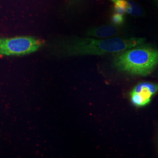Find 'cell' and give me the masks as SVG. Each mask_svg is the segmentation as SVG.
<instances>
[{
	"label": "cell",
	"mask_w": 158,
	"mask_h": 158,
	"mask_svg": "<svg viewBox=\"0 0 158 158\" xmlns=\"http://www.w3.org/2000/svg\"><path fill=\"white\" fill-rule=\"evenodd\" d=\"M42 40L30 36L0 38V56H24L38 51Z\"/></svg>",
	"instance_id": "obj_3"
},
{
	"label": "cell",
	"mask_w": 158,
	"mask_h": 158,
	"mask_svg": "<svg viewBox=\"0 0 158 158\" xmlns=\"http://www.w3.org/2000/svg\"><path fill=\"white\" fill-rule=\"evenodd\" d=\"M142 45L118 53L113 59L114 66L131 75L146 76L151 73L158 65V49Z\"/></svg>",
	"instance_id": "obj_2"
},
{
	"label": "cell",
	"mask_w": 158,
	"mask_h": 158,
	"mask_svg": "<svg viewBox=\"0 0 158 158\" xmlns=\"http://www.w3.org/2000/svg\"><path fill=\"white\" fill-rule=\"evenodd\" d=\"M155 2H156V4H157L158 6V0H155Z\"/></svg>",
	"instance_id": "obj_8"
},
{
	"label": "cell",
	"mask_w": 158,
	"mask_h": 158,
	"mask_svg": "<svg viewBox=\"0 0 158 158\" xmlns=\"http://www.w3.org/2000/svg\"><path fill=\"white\" fill-rule=\"evenodd\" d=\"M114 5L123 6L126 9L127 14L135 17H141L144 11L139 4L133 0H110Z\"/></svg>",
	"instance_id": "obj_6"
},
{
	"label": "cell",
	"mask_w": 158,
	"mask_h": 158,
	"mask_svg": "<svg viewBox=\"0 0 158 158\" xmlns=\"http://www.w3.org/2000/svg\"><path fill=\"white\" fill-rule=\"evenodd\" d=\"M124 29L120 26L115 25H106L89 29L85 33L89 37L98 39H106L114 38L123 34Z\"/></svg>",
	"instance_id": "obj_5"
},
{
	"label": "cell",
	"mask_w": 158,
	"mask_h": 158,
	"mask_svg": "<svg viewBox=\"0 0 158 158\" xmlns=\"http://www.w3.org/2000/svg\"><path fill=\"white\" fill-rule=\"evenodd\" d=\"M124 16L123 14H120L118 13L115 12L112 15L111 18V21L113 25H117V26H121L125 23Z\"/></svg>",
	"instance_id": "obj_7"
},
{
	"label": "cell",
	"mask_w": 158,
	"mask_h": 158,
	"mask_svg": "<svg viewBox=\"0 0 158 158\" xmlns=\"http://www.w3.org/2000/svg\"><path fill=\"white\" fill-rule=\"evenodd\" d=\"M143 38H123L114 37L106 39L68 37L55 40L51 51L57 56L73 57L85 55H103L121 52L136 46L143 44Z\"/></svg>",
	"instance_id": "obj_1"
},
{
	"label": "cell",
	"mask_w": 158,
	"mask_h": 158,
	"mask_svg": "<svg viewBox=\"0 0 158 158\" xmlns=\"http://www.w3.org/2000/svg\"><path fill=\"white\" fill-rule=\"evenodd\" d=\"M158 91V85L151 82H142L136 85L130 93L132 104L137 107L148 105Z\"/></svg>",
	"instance_id": "obj_4"
}]
</instances>
